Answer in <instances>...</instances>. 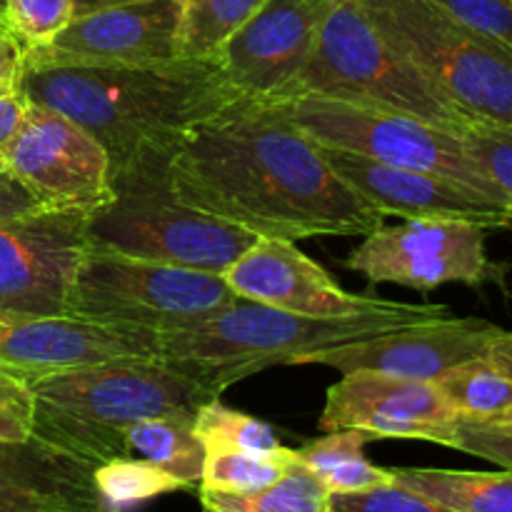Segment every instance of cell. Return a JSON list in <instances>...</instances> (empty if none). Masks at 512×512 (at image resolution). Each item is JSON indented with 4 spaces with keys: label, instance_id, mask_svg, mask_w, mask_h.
Instances as JSON below:
<instances>
[{
    "label": "cell",
    "instance_id": "obj_1",
    "mask_svg": "<svg viewBox=\"0 0 512 512\" xmlns=\"http://www.w3.org/2000/svg\"><path fill=\"white\" fill-rule=\"evenodd\" d=\"M170 168L185 203L258 238H350L385 223L273 100L235 98L190 125Z\"/></svg>",
    "mask_w": 512,
    "mask_h": 512
},
{
    "label": "cell",
    "instance_id": "obj_2",
    "mask_svg": "<svg viewBox=\"0 0 512 512\" xmlns=\"http://www.w3.org/2000/svg\"><path fill=\"white\" fill-rule=\"evenodd\" d=\"M20 93L88 130L110 165L145 145L178 143L190 125L243 98L213 58L150 65H23Z\"/></svg>",
    "mask_w": 512,
    "mask_h": 512
},
{
    "label": "cell",
    "instance_id": "obj_3",
    "mask_svg": "<svg viewBox=\"0 0 512 512\" xmlns=\"http://www.w3.org/2000/svg\"><path fill=\"white\" fill-rule=\"evenodd\" d=\"M445 315H453L448 305L388 300L370 313L320 318L238 298L203 323L153 333V345L155 358L193 375L220 395L270 365H293L300 355L313 350L373 338Z\"/></svg>",
    "mask_w": 512,
    "mask_h": 512
},
{
    "label": "cell",
    "instance_id": "obj_4",
    "mask_svg": "<svg viewBox=\"0 0 512 512\" xmlns=\"http://www.w3.org/2000/svg\"><path fill=\"white\" fill-rule=\"evenodd\" d=\"M35 395L33 438L83 463L128 458L125 435L160 415H195L220 398L158 358H118L28 378Z\"/></svg>",
    "mask_w": 512,
    "mask_h": 512
},
{
    "label": "cell",
    "instance_id": "obj_5",
    "mask_svg": "<svg viewBox=\"0 0 512 512\" xmlns=\"http://www.w3.org/2000/svg\"><path fill=\"white\" fill-rule=\"evenodd\" d=\"M173 145H145L110 165L113 195L88 213V250L223 275L258 235L180 198L170 168Z\"/></svg>",
    "mask_w": 512,
    "mask_h": 512
},
{
    "label": "cell",
    "instance_id": "obj_6",
    "mask_svg": "<svg viewBox=\"0 0 512 512\" xmlns=\"http://www.w3.org/2000/svg\"><path fill=\"white\" fill-rule=\"evenodd\" d=\"M298 95L413 115L453 133L473 123L385 38L363 0H333L313 53L283 100Z\"/></svg>",
    "mask_w": 512,
    "mask_h": 512
},
{
    "label": "cell",
    "instance_id": "obj_7",
    "mask_svg": "<svg viewBox=\"0 0 512 512\" xmlns=\"http://www.w3.org/2000/svg\"><path fill=\"white\" fill-rule=\"evenodd\" d=\"M385 38L470 120L512 128V50L430 0H363Z\"/></svg>",
    "mask_w": 512,
    "mask_h": 512
},
{
    "label": "cell",
    "instance_id": "obj_8",
    "mask_svg": "<svg viewBox=\"0 0 512 512\" xmlns=\"http://www.w3.org/2000/svg\"><path fill=\"white\" fill-rule=\"evenodd\" d=\"M238 298L218 273L88 250L73 278L68 315L133 333H165L203 323Z\"/></svg>",
    "mask_w": 512,
    "mask_h": 512
},
{
    "label": "cell",
    "instance_id": "obj_9",
    "mask_svg": "<svg viewBox=\"0 0 512 512\" xmlns=\"http://www.w3.org/2000/svg\"><path fill=\"white\" fill-rule=\"evenodd\" d=\"M273 103H280L285 115L318 145L348 150L393 168L440 175L508 208L505 195L473 163L460 135L453 130L438 128L413 115L363 108L320 95H298Z\"/></svg>",
    "mask_w": 512,
    "mask_h": 512
},
{
    "label": "cell",
    "instance_id": "obj_10",
    "mask_svg": "<svg viewBox=\"0 0 512 512\" xmlns=\"http://www.w3.org/2000/svg\"><path fill=\"white\" fill-rule=\"evenodd\" d=\"M488 228L468 220L410 218L398 225H380L363 235L345 268L373 285H405L435 290L460 283L480 288L503 283V265H495L485 248Z\"/></svg>",
    "mask_w": 512,
    "mask_h": 512
},
{
    "label": "cell",
    "instance_id": "obj_11",
    "mask_svg": "<svg viewBox=\"0 0 512 512\" xmlns=\"http://www.w3.org/2000/svg\"><path fill=\"white\" fill-rule=\"evenodd\" d=\"M88 210L40 208L0 220V310L68 315L73 278L88 253Z\"/></svg>",
    "mask_w": 512,
    "mask_h": 512
},
{
    "label": "cell",
    "instance_id": "obj_12",
    "mask_svg": "<svg viewBox=\"0 0 512 512\" xmlns=\"http://www.w3.org/2000/svg\"><path fill=\"white\" fill-rule=\"evenodd\" d=\"M3 163L45 208L90 213L113 195L110 155L103 143L43 105L30 103L28 118L3 153Z\"/></svg>",
    "mask_w": 512,
    "mask_h": 512
},
{
    "label": "cell",
    "instance_id": "obj_13",
    "mask_svg": "<svg viewBox=\"0 0 512 512\" xmlns=\"http://www.w3.org/2000/svg\"><path fill=\"white\" fill-rule=\"evenodd\" d=\"M333 0H263L215 63L243 98L283 100L308 63Z\"/></svg>",
    "mask_w": 512,
    "mask_h": 512
},
{
    "label": "cell",
    "instance_id": "obj_14",
    "mask_svg": "<svg viewBox=\"0 0 512 512\" xmlns=\"http://www.w3.org/2000/svg\"><path fill=\"white\" fill-rule=\"evenodd\" d=\"M180 58L178 0H130L75 15L50 43L25 48V65H150Z\"/></svg>",
    "mask_w": 512,
    "mask_h": 512
},
{
    "label": "cell",
    "instance_id": "obj_15",
    "mask_svg": "<svg viewBox=\"0 0 512 512\" xmlns=\"http://www.w3.org/2000/svg\"><path fill=\"white\" fill-rule=\"evenodd\" d=\"M503 328L480 318H445L410 323L373 338L350 340L300 355L293 365H328L340 375L353 370L395 375L410 380H435L455 365L483 358L490 340Z\"/></svg>",
    "mask_w": 512,
    "mask_h": 512
},
{
    "label": "cell",
    "instance_id": "obj_16",
    "mask_svg": "<svg viewBox=\"0 0 512 512\" xmlns=\"http://www.w3.org/2000/svg\"><path fill=\"white\" fill-rule=\"evenodd\" d=\"M458 415L430 380L353 370L328 388L318 428L363 430L370 438H405L445 445L453 438Z\"/></svg>",
    "mask_w": 512,
    "mask_h": 512
},
{
    "label": "cell",
    "instance_id": "obj_17",
    "mask_svg": "<svg viewBox=\"0 0 512 512\" xmlns=\"http://www.w3.org/2000/svg\"><path fill=\"white\" fill-rule=\"evenodd\" d=\"M118 358H155L153 333L108 328L70 315L45 318L0 310V368L20 378Z\"/></svg>",
    "mask_w": 512,
    "mask_h": 512
},
{
    "label": "cell",
    "instance_id": "obj_18",
    "mask_svg": "<svg viewBox=\"0 0 512 512\" xmlns=\"http://www.w3.org/2000/svg\"><path fill=\"white\" fill-rule=\"evenodd\" d=\"M223 278L240 298L300 315L340 318L370 313L388 303L343 290L328 270L283 238H258Z\"/></svg>",
    "mask_w": 512,
    "mask_h": 512
},
{
    "label": "cell",
    "instance_id": "obj_19",
    "mask_svg": "<svg viewBox=\"0 0 512 512\" xmlns=\"http://www.w3.org/2000/svg\"><path fill=\"white\" fill-rule=\"evenodd\" d=\"M325 160L343 183H348L360 198L388 218H445L468 220L483 228H512L505 205L493 203L485 195L440 178V175L420 173V170L393 168V165L375 163L363 155L348 150L325 148Z\"/></svg>",
    "mask_w": 512,
    "mask_h": 512
},
{
    "label": "cell",
    "instance_id": "obj_20",
    "mask_svg": "<svg viewBox=\"0 0 512 512\" xmlns=\"http://www.w3.org/2000/svg\"><path fill=\"white\" fill-rule=\"evenodd\" d=\"M93 465L40 440L0 443V512H105Z\"/></svg>",
    "mask_w": 512,
    "mask_h": 512
},
{
    "label": "cell",
    "instance_id": "obj_21",
    "mask_svg": "<svg viewBox=\"0 0 512 512\" xmlns=\"http://www.w3.org/2000/svg\"><path fill=\"white\" fill-rule=\"evenodd\" d=\"M393 480L453 512H512V470L470 473L440 468H390Z\"/></svg>",
    "mask_w": 512,
    "mask_h": 512
},
{
    "label": "cell",
    "instance_id": "obj_22",
    "mask_svg": "<svg viewBox=\"0 0 512 512\" xmlns=\"http://www.w3.org/2000/svg\"><path fill=\"white\" fill-rule=\"evenodd\" d=\"M195 415H160L135 423L125 435L130 458L148 460L178 478L185 488H195L203 478L205 445L193 430Z\"/></svg>",
    "mask_w": 512,
    "mask_h": 512
},
{
    "label": "cell",
    "instance_id": "obj_23",
    "mask_svg": "<svg viewBox=\"0 0 512 512\" xmlns=\"http://www.w3.org/2000/svg\"><path fill=\"white\" fill-rule=\"evenodd\" d=\"M370 440L373 438L363 430H330L295 453L305 468L323 480L330 493H360L393 483L390 468H378L365 458V445Z\"/></svg>",
    "mask_w": 512,
    "mask_h": 512
},
{
    "label": "cell",
    "instance_id": "obj_24",
    "mask_svg": "<svg viewBox=\"0 0 512 512\" xmlns=\"http://www.w3.org/2000/svg\"><path fill=\"white\" fill-rule=\"evenodd\" d=\"M200 503L205 512H328L330 490L298 460L283 478L255 493L200 488Z\"/></svg>",
    "mask_w": 512,
    "mask_h": 512
},
{
    "label": "cell",
    "instance_id": "obj_25",
    "mask_svg": "<svg viewBox=\"0 0 512 512\" xmlns=\"http://www.w3.org/2000/svg\"><path fill=\"white\" fill-rule=\"evenodd\" d=\"M435 383L458 420L490 423L503 418L512 408V378L488 358H473L455 365Z\"/></svg>",
    "mask_w": 512,
    "mask_h": 512
},
{
    "label": "cell",
    "instance_id": "obj_26",
    "mask_svg": "<svg viewBox=\"0 0 512 512\" xmlns=\"http://www.w3.org/2000/svg\"><path fill=\"white\" fill-rule=\"evenodd\" d=\"M180 58H215L225 40L263 5V0H178Z\"/></svg>",
    "mask_w": 512,
    "mask_h": 512
},
{
    "label": "cell",
    "instance_id": "obj_27",
    "mask_svg": "<svg viewBox=\"0 0 512 512\" xmlns=\"http://www.w3.org/2000/svg\"><path fill=\"white\" fill-rule=\"evenodd\" d=\"M193 430L205 445V453H223V450L278 453L280 448H285L268 423L228 408L220 398L200 405L193 418Z\"/></svg>",
    "mask_w": 512,
    "mask_h": 512
},
{
    "label": "cell",
    "instance_id": "obj_28",
    "mask_svg": "<svg viewBox=\"0 0 512 512\" xmlns=\"http://www.w3.org/2000/svg\"><path fill=\"white\" fill-rule=\"evenodd\" d=\"M298 463V453L280 448L278 453H208L198 488L220 493H255L283 478Z\"/></svg>",
    "mask_w": 512,
    "mask_h": 512
},
{
    "label": "cell",
    "instance_id": "obj_29",
    "mask_svg": "<svg viewBox=\"0 0 512 512\" xmlns=\"http://www.w3.org/2000/svg\"><path fill=\"white\" fill-rule=\"evenodd\" d=\"M93 480L110 510H115L118 505L140 503V500L155 498V495L188 490L178 478L160 470L158 465L148 463V460L130 458V455L98 465L93 470Z\"/></svg>",
    "mask_w": 512,
    "mask_h": 512
},
{
    "label": "cell",
    "instance_id": "obj_30",
    "mask_svg": "<svg viewBox=\"0 0 512 512\" xmlns=\"http://www.w3.org/2000/svg\"><path fill=\"white\" fill-rule=\"evenodd\" d=\"M465 150L473 163L488 175L490 183L505 195L508 208L512 205V128L473 120L460 130Z\"/></svg>",
    "mask_w": 512,
    "mask_h": 512
},
{
    "label": "cell",
    "instance_id": "obj_31",
    "mask_svg": "<svg viewBox=\"0 0 512 512\" xmlns=\"http://www.w3.org/2000/svg\"><path fill=\"white\" fill-rule=\"evenodd\" d=\"M5 23L25 48L50 43L75 18V0H5Z\"/></svg>",
    "mask_w": 512,
    "mask_h": 512
},
{
    "label": "cell",
    "instance_id": "obj_32",
    "mask_svg": "<svg viewBox=\"0 0 512 512\" xmlns=\"http://www.w3.org/2000/svg\"><path fill=\"white\" fill-rule=\"evenodd\" d=\"M328 512H453L393 480L360 493H330Z\"/></svg>",
    "mask_w": 512,
    "mask_h": 512
},
{
    "label": "cell",
    "instance_id": "obj_33",
    "mask_svg": "<svg viewBox=\"0 0 512 512\" xmlns=\"http://www.w3.org/2000/svg\"><path fill=\"white\" fill-rule=\"evenodd\" d=\"M448 448L483 458L503 470H512V423L458 420Z\"/></svg>",
    "mask_w": 512,
    "mask_h": 512
},
{
    "label": "cell",
    "instance_id": "obj_34",
    "mask_svg": "<svg viewBox=\"0 0 512 512\" xmlns=\"http://www.w3.org/2000/svg\"><path fill=\"white\" fill-rule=\"evenodd\" d=\"M35 395L28 380L0 368V443L33 440Z\"/></svg>",
    "mask_w": 512,
    "mask_h": 512
},
{
    "label": "cell",
    "instance_id": "obj_35",
    "mask_svg": "<svg viewBox=\"0 0 512 512\" xmlns=\"http://www.w3.org/2000/svg\"><path fill=\"white\" fill-rule=\"evenodd\" d=\"M490 40L512 50V0H430Z\"/></svg>",
    "mask_w": 512,
    "mask_h": 512
},
{
    "label": "cell",
    "instance_id": "obj_36",
    "mask_svg": "<svg viewBox=\"0 0 512 512\" xmlns=\"http://www.w3.org/2000/svg\"><path fill=\"white\" fill-rule=\"evenodd\" d=\"M25 45L0 15V93L18 90L23 78Z\"/></svg>",
    "mask_w": 512,
    "mask_h": 512
},
{
    "label": "cell",
    "instance_id": "obj_37",
    "mask_svg": "<svg viewBox=\"0 0 512 512\" xmlns=\"http://www.w3.org/2000/svg\"><path fill=\"white\" fill-rule=\"evenodd\" d=\"M45 208L40 200L15 178L8 165L0 160V220L15 218V215L33 213V210Z\"/></svg>",
    "mask_w": 512,
    "mask_h": 512
},
{
    "label": "cell",
    "instance_id": "obj_38",
    "mask_svg": "<svg viewBox=\"0 0 512 512\" xmlns=\"http://www.w3.org/2000/svg\"><path fill=\"white\" fill-rule=\"evenodd\" d=\"M28 110L30 100L20 93V88L0 93V160H3L8 145L15 140V135H18V130L23 128Z\"/></svg>",
    "mask_w": 512,
    "mask_h": 512
},
{
    "label": "cell",
    "instance_id": "obj_39",
    "mask_svg": "<svg viewBox=\"0 0 512 512\" xmlns=\"http://www.w3.org/2000/svg\"><path fill=\"white\" fill-rule=\"evenodd\" d=\"M483 358H488L490 363L498 365L503 373H508L512 378V333L500 330V333L490 340L488 348H485Z\"/></svg>",
    "mask_w": 512,
    "mask_h": 512
},
{
    "label": "cell",
    "instance_id": "obj_40",
    "mask_svg": "<svg viewBox=\"0 0 512 512\" xmlns=\"http://www.w3.org/2000/svg\"><path fill=\"white\" fill-rule=\"evenodd\" d=\"M120 3H130V0H75V15L93 13V10L108 8V5H120Z\"/></svg>",
    "mask_w": 512,
    "mask_h": 512
},
{
    "label": "cell",
    "instance_id": "obj_41",
    "mask_svg": "<svg viewBox=\"0 0 512 512\" xmlns=\"http://www.w3.org/2000/svg\"><path fill=\"white\" fill-rule=\"evenodd\" d=\"M490 423H512V408L508 410V413L503 415V418H498V420H490Z\"/></svg>",
    "mask_w": 512,
    "mask_h": 512
},
{
    "label": "cell",
    "instance_id": "obj_42",
    "mask_svg": "<svg viewBox=\"0 0 512 512\" xmlns=\"http://www.w3.org/2000/svg\"><path fill=\"white\" fill-rule=\"evenodd\" d=\"M3 8H5V0H0V15H3Z\"/></svg>",
    "mask_w": 512,
    "mask_h": 512
},
{
    "label": "cell",
    "instance_id": "obj_43",
    "mask_svg": "<svg viewBox=\"0 0 512 512\" xmlns=\"http://www.w3.org/2000/svg\"><path fill=\"white\" fill-rule=\"evenodd\" d=\"M508 218H510V225H512V205L508 208Z\"/></svg>",
    "mask_w": 512,
    "mask_h": 512
},
{
    "label": "cell",
    "instance_id": "obj_44",
    "mask_svg": "<svg viewBox=\"0 0 512 512\" xmlns=\"http://www.w3.org/2000/svg\"><path fill=\"white\" fill-rule=\"evenodd\" d=\"M105 512H118V510H105Z\"/></svg>",
    "mask_w": 512,
    "mask_h": 512
},
{
    "label": "cell",
    "instance_id": "obj_45",
    "mask_svg": "<svg viewBox=\"0 0 512 512\" xmlns=\"http://www.w3.org/2000/svg\"><path fill=\"white\" fill-rule=\"evenodd\" d=\"M203 512H205V510H203Z\"/></svg>",
    "mask_w": 512,
    "mask_h": 512
}]
</instances>
